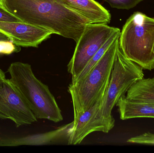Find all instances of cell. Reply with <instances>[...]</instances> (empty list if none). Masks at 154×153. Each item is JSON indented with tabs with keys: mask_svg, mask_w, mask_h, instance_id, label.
Wrapping results in <instances>:
<instances>
[{
	"mask_svg": "<svg viewBox=\"0 0 154 153\" xmlns=\"http://www.w3.org/2000/svg\"><path fill=\"white\" fill-rule=\"evenodd\" d=\"M22 22L51 31L77 43L88 21L57 0H0Z\"/></svg>",
	"mask_w": 154,
	"mask_h": 153,
	"instance_id": "1",
	"label": "cell"
},
{
	"mask_svg": "<svg viewBox=\"0 0 154 153\" xmlns=\"http://www.w3.org/2000/svg\"><path fill=\"white\" fill-rule=\"evenodd\" d=\"M9 80L21 94L37 119L58 123L63 119L61 110L48 87L33 73L31 66L20 62L11 64Z\"/></svg>",
	"mask_w": 154,
	"mask_h": 153,
	"instance_id": "2",
	"label": "cell"
},
{
	"mask_svg": "<svg viewBox=\"0 0 154 153\" xmlns=\"http://www.w3.org/2000/svg\"><path fill=\"white\" fill-rule=\"evenodd\" d=\"M144 76L143 68L125 55L119 43L109 83L95 119L100 132L108 133L114 128L113 108L131 86Z\"/></svg>",
	"mask_w": 154,
	"mask_h": 153,
	"instance_id": "3",
	"label": "cell"
},
{
	"mask_svg": "<svg viewBox=\"0 0 154 153\" xmlns=\"http://www.w3.org/2000/svg\"><path fill=\"white\" fill-rule=\"evenodd\" d=\"M120 35L94 67L80 80L68 86L74 111V121L89 109L105 92L110 80Z\"/></svg>",
	"mask_w": 154,
	"mask_h": 153,
	"instance_id": "4",
	"label": "cell"
},
{
	"mask_svg": "<svg viewBox=\"0 0 154 153\" xmlns=\"http://www.w3.org/2000/svg\"><path fill=\"white\" fill-rule=\"evenodd\" d=\"M120 48L129 60L146 70L154 68V18L135 12L127 20L119 38Z\"/></svg>",
	"mask_w": 154,
	"mask_h": 153,
	"instance_id": "5",
	"label": "cell"
},
{
	"mask_svg": "<svg viewBox=\"0 0 154 153\" xmlns=\"http://www.w3.org/2000/svg\"><path fill=\"white\" fill-rule=\"evenodd\" d=\"M119 28L107 24H88L79 41L67 65L68 72L75 81L99 49Z\"/></svg>",
	"mask_w": 154,
	"mask_h": 153,
	"instance_id": "6",
	"label": "cell"
},
{
	"mask_svg": "<svg viewBox=\"0 0 154 153\" xmlns=\"http://www.w3.org/2000/svg\"><path fill=\"white\" fill-rule=\"evenodd\" d=\"M0 119H10L17 128L37 122V118L9 79L0 87Z\"/></svg>",
	"mask_w": 154,
	"mask_h": 153,
	"instance_id": "7",
	"label": "cell"
},
{
	"mask_svg": "<svg viewBox=\"0 0 154 153\" xmlns=\"http://www.w3.org/2000/svg\"><path fill=\"white\" fill-rule=\"evenodd\" d=\"M0 32L7 36L16 46L38 48L54 34L49 30L25 22L0 21Z\"/></svg>",
	"mask_w": 154,
	"mask_h": 153,
	"instance_id": "8",
	"label": "cell"
},
{
	"mask_svg": "<svg viewBox=\"0 0 154 153\" xmlns=\"http://www.w3.org/2000/svg\"><path fill=\"white\" fill-rule=\"evenodd\" d=\"M88 21L90 24H108L111 20L110 13L94 0H57Z\"/></svg>",
	"mask_w": 154,
	"mask_h": 153,
	"instance_id": "9",
	"label": "cell"
},
{
	"mask_svg": "<svg viewBox=\"0 0 154 153\" xmlns=\"http://www.w3.org/2000/svg\"><path fill=\"white\" fill-rule=\"evenodd\" d=\"M105 93H101L94 105L80 115L76 120L73 121V133L69 145L79 144L91 133L99 132V129L95 123V119L100 108Z\"/></svg>",
	"mask_w": 154,
	"mask_h": 153,
	"instance_id": "10",
	"label": "cell"
},
{
	"mask_svg": "<svg viewBox=\"0 0 154 153\" xmlns=\"http://www.w3.org/2000/svg\"><path fill=\"white\" fill-rule=\"evenodd\" d=\"M73 127L74 122L72 121L53 131L24 137L20 139V144L29 145H69Z\"/></svg>",
	"mask_w": 154,
	"mask_h": 153,
	"instance_id": "11",
	"label": "cell"
},
{
	"mask_svg": "<svg viewBox=\"0 0 154 153\" xmlns=\"http://www.w3.org/2000/svg\"><path fill=\"white\" fill-rule=\"evenodd\" d=\"M116 106L122 120L137 118H154V105L129 100L125 95L119 99Z\"/></svg>",
	"mask_w": 154,
	"mask_h": 153,
	"instance_id": "12",
	"label": "cell"
},
{
	"mask_svg": "<svg viewBox=\"0 0 154 153\" xmlns=\"http://www.w3.org/2000/svg\"><path fill=\"white\" fill-rule=\"evenodd\" d=\"M127 93L129 100L154 105V77L137 81Z\"/></svg>",
	"mask_w": 154,
	"mask_h": 153,
	"instance_id": "13",
	"label": "cell"
},
{
	"mask_svg": "<svg viewBox=\"0 0 154 153\" xmlns=\"http://www.w3.org/2000/svg\"><path fill=\"white\" fill-rule=\"evenodd\" d=\"M120 34H121V31H120V30L114 33L107 40L106 42L99 49L98 51L94 55L92 58L90 60L89 62L88 63L87 65L85 66L84 69L82 70V72L78 75L76 79L73 81L71 82V83H75L79 80H80L94 67V66L97 63V62L100 60V58L104 55V54L106 53L107 50L108 49L114 40L117 36L120 35Z\"/></svg>",
	"mask_w": 154,
	"mask_h": 153,
	"instance_id": "14",
	"label": "cell"
},
{
	"mask_svg": "<svg viewBox=\"0 0 154 153\" xmlns=\"http://www.w3.org/2000/svg\"><path fill=\"white\" fill-rule=\"evenodd\" d=\"M109 4L112 8L122 10L134 8L143 0H103Z\"/></svg>",
	"mask_w": 154,
	"mask_h": 153,
	"instance_id": "15",
	"label": "cell"
},
{
	"mask_svg": "<svg viewBox=\"0 0 154 153\" xmlns=\"http://www.w3.org/2000/svg\"><path fill=\"white\" fill-rule=\"evenodd\" d=\"M127 142L138 144L154 145V134L150 132L144 133L129 138Z\"/></svg>",
	"mask_w": 154,
	"mask_h": 153,
	"instance_id": "16",
	"label": "cell"
},
{
	"mask_svg": "<svg viewBox=\"0 0 154 153\" xmlns=\"http://www.w3.org/2000/svg\"><path fill=\"white\" fill-rule=\"evenodd\" d=\"M20 50L21 47L16 46L10 40L0 41V54L10 55Z\"/></svg>",
	"mask_w": 154,
	"mask_h": 153,
	"instance_id": "17",
	"label": "cell"
},
{
	"mask_svg": "<svg viewBox=\"0 0 154 153\" xmlns=\"http://www.w3.org/2000/svg\"><path fill=\"white\" fill-rule=\"evenodd\" d=\"M0 21L20 22H22L17 17L6 10L0 3Z\"/></svg>",
	"mask_w": 154,
	"mask_h": 153,
	"instance_id": "18",
	"label": "cell"
},
{
	"mask_svg": "<svg viewBox=\"0 0 154 153\" xmlns=\"http://www.w3.org/2000/svg\"><path fill=\"white\" fill-rule=\"evenodd\" d=\"M6 79L5 73L0 68V87L3 85L4 81Z\"/></svg>",
	"mask_w": 154,
	"mask_h": 153,
	"instance_id": "19",
	"label": "cell"
},
{
	"mask_svg": "<svg viewBox=\"0 0 154 153\" xmlns=\"http://www.w3.org/2000/svg\"><path fill=\"white\" fill-rule=\"evenodd\" d=\"M1 40H10L11 41L10 39L7 36L3 34L2 32H0V41Z\"/></svg>",
	"mask_w": 154,
	"mask_h": 153,
	"instance_id": "20",
	"label": "cell"
},
{
	"mask_svg": "<svg viewBox=\"0 0 154 153\" xmlns=\"http://www.w3.org/2000/svg\"><path fill=\"white\" fill-rule=\"evenodd\" d=\"M153 53L154 54V48H153Z\"/></svg>",
	"mask_w": 154,
	"mask_h": 153,
	"instance_id": "21",
	"label": "cell"
}]
</instances>
